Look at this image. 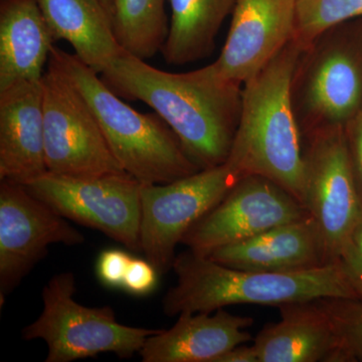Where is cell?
Segmentation results:
<instances>
[{"label":"cell","instance_id":"obj_18","mask_svg":"<svg viewBox=\"0 0 362 362\" xmlns=\"http://www.w3.org/2000/svg\"><path fill=\"white\" fill-rule=\"evenodd\" d=\"M54 42L35 0H0V90L42 80Z\"/></svg>","mask_w":362,"mask_h":362},{"label":"cell","instance_id":"obj_26","mask_svg":"<svg viewBox=\"0 0 362 362\" xmlns=\"http://www.w3.org/2000/svg\"><path fill=\"white\" fill-rule=\"evenodd\" d=\"M338 261L362 300V221L350 235Z\"/></svg>","mask_w":362,"mask_h":362},{"label":"cell","instance_id":"obj_12","mask_svg":"<svg viewBox=\"0 0 362 362\" xmlns=\"http://www.w3.org/2000/svg\"><path fill=\"white\" fill-rule=\"evenodd\" d=\"M0 306L52 244L78 246L82 233L25 185L0 180Z\"/></svg>","mask_w":362,"mask_h":362},{"label":"cell","instance_id":"obj_24","mask_svg":"<svg viewBox=\"0 0 362 362\" xmlns=\"http://www.w3.org/2000/svg\"><path fill=\"white\" fill-rule=\"evenodd\" d=\"M131 259L132 257L122 250L110 249L102 252L96 264V274L100 282L109 288H123Z\"/></svg>","mask_w":362,"mask_h":362},{"label":"cell","instance_id":"obj_5","mask_svg":"<svg viewBox=\"0 0 362 362\" xmlns=\"http://www.w3.org/2000/svg\"><path fill=\"white\" fill-rule=\"evenodd\" d=\"M76 278L63 272L42 289V311L23 328V339H42L47 344L45 362H71L101 354L132 358L147 338L161 329L132 327L116 320L110 306L87 307L74 299Z\"/></svg>","mask_w":362,"mask_h":362},{"label":"cell","instance_id":"obj_8","mask_svg":"<svg viewBox=\"0 0 362 362\" xmlns=\"http://www.w3.org/2000/svg\"><path fill=\"white\" fill-rule=\"evenodd\" d=\"M307 137L303 204L322 238L328 263H334L362 221V197L345 127L316 131Z\"/></svg>","mask_w":362,"mask_h":362},{"label":"cell","instance_id":"obj_15","mask_svg":"<svg viewBox=\"0 0 362 362\" xmlns=\"http://www.w3.org/2000/svg\"><path fill=\"white\" fill-rule=\"evenodd\" d=\"M249 316L225 309L213 313L182 312L168 330L147 338L139 354L142 362H216L238 345L251 341Z\"/></svg>","mask_w":362,"mask_h":362},{"label":"cell","instance_id":"obj_29","mask_svg":"<svg viewBox=\"0 0 362 362\" xmlns=\"http://www.w3.org/2000/svg\"><path fill=\"white\" fill-rule=\"evenodd\" d=\"M99 1L103 4V6L107 9V11H108L111 16L112 9H113L114 6V0H99Z\"/></svg>","mask_w":362,"mask_h":362},{"label":"cell","instance_id":"obj_7","mask_svg":"<svg viewBox=\"0 0 362 362\" xmlns=\"http://www.w3.org/2000/svg\"><path fill=\"white\" fill-rule=\"evenodd\" d=\"M243 176L226 160L165 185L141 183L140 252L159 275L173 269L176 247L187 230L223 201Z\"/></svg>","mask_w":362,"mask_h":362},{"label":"cell","instance_id":"obj_1","mask_svg":"<svg viewBox=\"0 0 362 362\" xmlns=\"http://www.w3.org/2000/svg\"><path fill=\"white\" fill-rule=\"evenodd\" d=\"M101 78L119 97L151 107L199 168L228 160L239 125L242 85L221 77L214 63L170 73L123 51Z\"/></svg>","mask_w":362,"mask_h":362},{"label":"cell","instance_id":"obj_25","mask_svg":"<svg viewBox=\"0 0 362 362\" xmlns=\"http://www.w3.org/2000/svg\"><path fill=\"white\" fill-rule=\"evenodd\" d=\"M158 272L146 259H131L123 289L135 296H145L156 290L159 277Z\"/></svg>","mask_w":362,"mask_h":362},{"label":"cell","instance_id":"obj_13","mask_svg":"<svg viewBox=\"0 0 362 362\" xmlns=\"http://www.w3.org/2000/svg\"><path fill=\"white\" fill-rule=\"evenodd\" d=\"M295 25L296 0H238L216 70L244 84L294 39Z\"/></svg>","mask_w":362,"mask_h":362},{"label":"cell","instance_id":"obj_9","mask_svg":"<svg viewBox=\"0 0 362 362\" xmlns=\"http://www.w3.org/2000/svg\"><path fill=\"white\" fill-rule=\"evenodd\" d=\"M25 187L66 220L140 252L141 182L127 173L81 177L47 171Z\"/></svg>","mask_w":362,"mask_h":362},{"label":"cell","instance_id":"obj_28","mask_svg":"<svg viewBox=\"0 0 362 362\" xmlns=\"http://www.w3.org/2000/svg\"><path fill=\"white\" fill-rule=\"evenodd\" d=\"M216 362H259L254 345H238L218 357Z\"/></svg>","mask_w":362,"mask_h":362},{"label":"cell","instance_id":"obj_22","mask_svg":"<svg viewBox=\"0 0 362 362\" xmlns=\"http://www.w3.org/2000/svg\"><path fill=\"white\" fill-rule=\"evenodd\" d=\"M362 18V0H296L294 39L303 49L326 30Z\"/></svg>","mask_w":362,"mask_h":362},{"label":"cell","instance_id":"obj_16","mask_svg":"<svg viewBox=\"0 0 362 362\" xmlns=\"http://www.w3.org/2000/svg\"><path fill=\"white\" fill-rule=\"evenodd\" d=\"M207 257L230 268L272 273L308 271L330 264L311 216L218 247Z\"/></svg>","mask_w":362,"mask_h":362},{"label":"cell","instance_id":"obj_14","mask_svg":"<svg viewBox=\"0 0 362 362\" xmlns=\"http://www.w3.org/2000/svg\"><path fill=\"white\" fill-rule=\"evenodd\" d=\"M40 81L0 90V180L25 185L47 173Z\"/></svg>","mask_w":362,"mask_h":362},{"label":"cell","instance_id":"obj_4","mask_svg":"<svg viewBox=\"0 0 362 362\" xmlns=\"http://www.w3.org/2000/svg\"><path fill=\"white\" fill-rule=\"evenodd\" d=\"M49 63L85 98L121 168L144 185H165L202 170L158 114L126 104L75 54L52 47Z\"/></svg>","mask_w":362,"mask_h":362},{"label":"cell","instance_id":"obj_19","mask_svg":"<svg viewBox=\"0 0 362 362\" xmlns=\"http://www.w3.org/2000/svg\"><path fill=\"white\" fill-rule=\"evenodd\" d=\"M54 40H66L76 56L101 75L122 54L111 16L99 0H35Z\"/></svg>","mask_w":362,"mask_h":362},{"label":"cell","instance_id":"obj_27","mask_svg":"<svg viewBox=\"0 0 362 362\" xmlns=\"http://www.w3.org/2000/svg\"><path fill=\"white\" fill-rule=\"evenodd\" d=\"M350 158L362 197V108L345 126Z\"/></svg>","mask_w":362,"mask_h":362},{"label":"cell","instance_id":"obj_21","mask_svg":"<svg viewBox=\"0 0 362 362\" xmlns=\"http://www.w3.org/2000/svg\"><path fill=\"white\" fill-rule=\"evenodd\" d=\"M168 0H114L111 21L121 49L148 59L162 51L169 33Z\"/></svg>","mask_w":362,"mask_h":362},{"label":"cell","instance_id":"obj_2","mask_svg":"<svg viewBox=\"0 0 362 362\" xmlns=\"http://www.w3.org/2000/svg\"><path fill=\"white\" fill-rule=\"evenodd\" d=\"M303 49L292 39L243 84L239 125L228 158L245 175L269 178L302 204L304 151L293 81Z\"/></svg>","mask_w":362,"mask_h":362},{"label":"cell","instance_id":"obj_11","mask_svg":"<svg viewBox=\"0 0 362 362\" xmlns=\"http://www.w3.org/2000/svg\"><path fill=\"white\" fill-rule=\"evenodd\" d=\"M299 199L264 176H243L235 187L185 233L181 244L209 256L275 226L308 218Z\"/></svg>","mask_w":362,"mask_h":362},{"label":"cell","instance_id":"obj_23","mask_svg":"<svg viewBox=\"0 0 362 362\" xmlns=\"http://www.w3.org/2000/svg\"><path fill=\"white\" fill-rule=\"evenodd\" d=\"M316 303L334 328L345 362L362 361V300L323 298Z\"/></svg>","mask_w":362,"mask_h":362},{"label":"cell","instance_id":"obj_20","mask_svg":"<svg viewBox=\"0 0 362 362\" xmlns=\"http://www.w3.org/2000/svg\"><path fill=\"white\" fill-rule=\"evenodd\" d=\"M238 0H168L171 18L162 54L166 63L185 65L209 56L221 25Z\"/></svg>","mask_w":362,"mask_h":362},{"label":"cell","instance_id":"obj_3","mask_svg":"<svg viewBox=\"0 0 362 362\" xmlns=\"http://www.w3.org/2000/svg\"><path fill=\"white\" fill-rule=\"evenodd\" d=\"M173 270L177 282L162 301L168 317L213 313L232 305L279 308L323 298L359 299L339 261L308 271L272 273L230 268L187 250L175 257Z\"/></svg>","mask_w":362,"mask_h":362},{"label":"cell","instance_id":"obj_6","mask_svg":"<svg viewBox=\"0 0 362 362\" xmlns=\"http://www.w3.org/2000/svg\"><path fill=\"white\" fill-rule=\"evenodd\" d=\"M349 23L326 30L300 56L293 101L305 135L345 127L362 108V40Z\"/></svg>","mask_w":362,"mask_h":362},{"label":"cell","instance_id":"obj_10","mask_svg":"<svg viewBox=\"0 0 362 362\" xmlns=\"http://www.w3.org/2000/svg\"><path fill=\"white\" fill-rule=\"evenodd\" d=\"M42 83L47 171L81 177L125 173L90 105L49 62Z\"/></svg>","mask_w":362,"mask_h":362},{"label":"cell","instance_id":"obj_17","mask_svg":"<svg viewBox=\"0 0 362 362\" xmlns=\"http://www.w3.org/2000/svg\"><path fill=\"white\" fill-rule=\"evenodd\" d=\"M279 309L280 321L255 337L259 362H345L334 328L316 301Z\"/></svg>","mask_w":362,"mask_h":362}]
</instances>
